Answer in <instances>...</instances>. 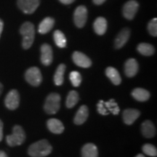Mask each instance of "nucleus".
Instances as JSON below:
<instances>
[{
	"instance_id": "nucleus-1",
	"label": "nucleus",
	"mask_w": 157,
	"mask_h": 157,
	"mask_svg": "<svg viewBox=\"0 0 157 157\" xmlns=\"http://www.w3.org/2000/svg\"><path fill=\"white\" fill-rule=\"evenodd\" d=\"M52 147L47 140H41L29 146L28 153L31 157H44L50 154Z\"/></svg>"
},
{
	"instance_id": "nucleus-2",
	"label": "nucleus",
	"mask_w": 157,
	"mask_h": 157,
	"mask_svg": "<svg viewBox=\"0 0 157 157\" xmlns=\"http://www.w3.org/2000/svg\"><path fill=\"white\" fill-rule=\"evenodd\" d=\"M20 33L23 36L22 46L23 49L28 50L32 46L35 37L34 25L31 22H25L20 29Z\"/></svg>"
},
{
	"instance_id": "nucleus-3",
	"label": "nucleus",
	"mask_w": 157,
	"mask_h": 157,
	"mask_svg": "<svg viewBox=\"0 0 157 157\" xmlns=\"http://www.w3.org/2000/svg\"><path fill=\"white\" fill-rule=\"evenodd\" d=\"M25 140V134L23 129L19 125H15L13 127V133L6 137V141L10 146L14 147L20 146Z\"/></svg>"
},
{
	"instance_id": "nucleus-4",
	"label": "nucleus",
	"mask_w": 157,
	"mask_h": 157,
	"mask_svg": "<svg viewBox=\"0 0 157 157\" xmlns=\"http://www.w3.org/2000/svg\"><path fill=\"white\" fill-rule=\"evenodd\" d=\"M60 96L58 93H51L46 98L44 109L48 114H55L60 109Z\"/></svg>"
},
{
	"instance_id": "nucleus-5",
	"label": "nucleus",
	"mask_w": 157,
	"mask_h": 157,
	"mask_svg": "<svg viewBox=\"0 0 157 157\" xmlns=\"http://www.w3.org/2000/svg\"><path fill=\"white\" fill-rule=\"evenodd\" d=\"M25 78L31 85L37 87L40 85L42 82V76L39 68L31 67L26 71L25 74Z\"/></svg>"
},
{
	"instance_id": "nucleus-6",
	"label": "nucleus",
	"mask_w": 157,
	"mask_h": 157,
	"mask_svg": "<svg viewBox=\"0 0 157 157\" xmlns=\"http://www.w3.org/2000/svg\"><path fill=\"white\" fill-rule=\"evenodd\" d=\"M40 0H17L19 9L25 14H32L38 8Z\"/></svg>"
},
{
	"instance_id": "nucleus-7",
	"label": "nucleus",
	"mask_w": 157,
	"mask_h": 157,
	"mask_svg": "<svg viewBox=\"0 0 157 157\" xmlns=\"http://www.w3.org/2000/svg\"><path fill=\"white\" fill-rule=\"evenodd\" d=\"M87 19V10L83 5L78 6L74 14V23L78 28H82Z\"/></svg>"
},
{
	"instance_id": "nucleus-8",
	"label": "nucleus",
	"mask_w": 157,
	"mask_h": 157,
	"mask_svg": "<svg viewBox=\"0 0 157 157\" xmlns=\"http://www.w3.org/2000/svg\"><path fill=\"white\" fill-rule=\"evenodd\" d=\"M6 107L10 110H15L19 106L20 95L16 90H12L9 92L5 100Z\"/></svg>"
},
{
	"instance_id": "nucleus-9",
	"label": "nucleus",
	"mask_w": 157,
	"mask_h": 157,
	"mask_svg": "<svg viewBox=\"0 0 157 157\" xmlns=\"http://www.w3.org/2000/svg\"><path fill=\"white\" fill-rule=\"evenodd\" d=\"M139 5L135 0H129L123 7V15L127 20H132L136 15Z\"/></svg>"
},
{
	"instance_id": "nucleus-10",
	"label": "nucleus",
	"mask_w": 157,
	"mask_h": 157,
	"mask_svg": "<svg viewBox=\"0 0 157 157\" xmlns=\"http://www.w3.org/2000/svg\"><path fill=\"white\" fill-rule=\"evenodd\" d=\"M72 59L76 66L82 68H89L91 66L92 61L88 57L81 52H74Z\"/></svg>"
},
{
	"instance_id": "nucleus-11",
	"label": "nucleus",
	"mask_w": 157,
	"mask_h": 157,
	"mask_svg": "<svg viewBox=\"0 0 157 157\" xmlns=\"http://www.w3.org/2000/svg\"><path fill=\"white\" fill-rule=\"evenodd\" d=\"M53 60V54L51 46L44 44L41 47V61L44 66H50Z\"/></svg>"
},
{
	"instance_id": "nucleus-12",
	"label": "nucleus",
	"mask_w": 157,
	"mask_h": 157,
	"mask_svg": "<svg viewBox=\"0 0 157 157\" xmlns=\"http://www.w3.org/2000/svg\"><path fill=\"white\" fill-rule=\"evenodd\" d=\"M129 36H130V30L128 28L123 29L116 37L114 42L115 48L120 49L124 47V45L128 41Z\"/></svg>"
},
{
	"instance_id": "nucleus-13",
	"label": "nucleus",
	"mask_w": 157,
	"mask_h": 157,
	"mask_svg": "<svg viewBox=\"0 0 157 157\" xmlns=\"http://www.w3.org/2000/svg\"><path fill=\"white\" fill-rule=\"evenodd\" d=\"M140 112L137 109H128L124 111L123 120L127 125H131L137 120V118L140 117Z\"/></svg>"
},
{
	"instance_id": "nucleus-14",
	"label": "nucleus",
	"mask_w": 157,
	"mask_h": 157,
	"mask_svg": "<svg viewBox=\"0 0 157 157\" xmlns=\"http://www.w3.org/2000/svg\"><path fill=\"white\" fill-rule=\"evenodd\" d=\"M138 71V63L134 58H129L124 64V73L127 77H133Z\"/></svg>"
},
{
	"instance_id": "nucleus-15",
	"label": "nucleus",
	"mask_w": 157,
	"mask_h": 157,
	"mask_svg": "<svg viewBox=\"0 0 157 157\" xmlns=\"http://www.w3.org/2000/svg\"><path fill=\"white\" fill-rule=\"evenodd\" d=\"M141 132L147 138H151L156 135V128L152 121L146 120L141 125Z\"/></svg>"
},
{
	"instance_id": "nucleus-16",
	"label": "nucleus",
	"mask_w": 157,
	"mask_h": 157,
	"mask_svg": "<svg viewBox=\"0 0 157 157\" xmlns=\"http://www.w3.org/2000/svg\"><path fill=\"white\" fill-rule=\"evenodd\" d=\"M89 116V110L87 105H82L78 110L77 113L74 117V124L77 125H81L87 121Z\"/></svg>"
},
{
	"instance_id": "nucleus-17",
	"label": "nucleus",
	"mask_w": 157,
	"mask_h": 157,
	"mask_svg": "<svg viewBox=\"0 0 157 157\" xmlns=\"http://www.w3.org/2000/svg\"><path fill=\"white\" fill-rule=\"evenodd\" d=\"M49 130L54 134H61L64 131V126L60 120L57 119H50L48 121Z\"/></svg>"
},
{
	"instance_id": "nucleus-18",
	"label": "nucleus",
	"mask_w": 157,
	"mask_h": 157,
	"mask_svg": "<svg viewBox=\"0 0 157 157\" xmlns=\"http://www.w3.org/2000/svg\"><path fill=\"white\" fill-rule=\"evenodd\" d=\"M55 24V20L51 17H47L43 20L39 25L38 31L39 34H45L51 31L53 28Z\"/></svg>"
},
{
	"instance_id": "nucleus-19",
	"label": "nucleus",
	"mask_w": 157,
	"mask_h": 157,
	"mask_svg": "<svg viewBox=\"0 0 157 157\" xmlns=\"http://www.w3.org/2000/svg\"><path fill=\"white\" fill-rule=\"evenodd\" d=\"M93 28L98 35H103L107 30V21L103 17H98L94 22Z\"/></svg>"
},
{
	"instance_id": "nucleus-20",
	"label": "nucleus",
	"mask_w": 157,
	"mask_h": 157,
	"mask_svg": "<svg viewBox=\"0 0 157 157\" xmlns=\"http://www.w3.org/2000/svg\"><path fill=\"white\" fill-rule=\"evenodd\" d=\"M98 148L93 143H87L82 147V157H98Z\"/></svg>"
},
{
	"instance_id": "nucleus-21",
	"label": "nucleus",
	"mask_w": 157,
	"mask_h": 157,
	"mask_svg": "<svg viewBox=\"0 0 157 157\" xmlns=\"http://www.w3.org/2000/svg\"><path fill=\"white\" fill-rule=\"evenodd\" d=\"M105 74L111 82L115 85H119L121 84V78L119 71L113 67H108L105 70Z\"/></svg>"
},
{
	"instance_id": "nucleus-22",
	"label": "nucleus",
	"mask_w": 157,
	"mask_h": 157,
	"mask_svg": "<svg viewBox=\"0 0 157 157\" xmlns=\"http://www.w3.org/2000/svg\"><path fill=\"white\" fill-rule=\"evenodd\" d=\"M132 97L137 101L145 102L150 98V93L146 90L143 88H136L132 92Z\"/></svg>"
},
{
	"instance_id": "nucleus-23",
	"label": "nucleus",
	"mask_w": 157,
	"mask_h": 157,
	"mask_svg": "<svg viewBox=\"0 0 157 157\" xmlns=\"http://www.w3.org/2000/svg\"><path fill=\"white\" fill-rule=\"evenodd\" d=\"M66 65L60 64L54 75V82L57 86L62 85L64 81V73L66 71Z\"/></svg>"
},
{
	"instance_id": "nucleus-24",
	"label": "nucleus",
	"mask_w": 157,
	"mask_h": 157,
	"mask_svg": "<svg viewBox=\"0 0 157 157\" xmlns=\"http://www.w3.org/2000/svg\"><path fill=\"white\" fill-rule=\"evenodd\" d=\"M137 51L145 56H151L154 54L155 49L154 46L148 43H140L137 46Z\"/></svg>"
},
{
	"instance_id": "nucleus-25",
	"label": "nucleus",
	"mask_w": 157,
	"mask_h": 157,
	"mask_svg": "<svg viewBox=\"0 0 157 157\" xmlns=\"http://www.w3.org/2000/svg\"><path fill=\"white\" fill-rule=\"evenodd\" d=\"M53 38L55 43L60 48H63L66 46V39L63 33L60 30H56L54 32Z\"/></svg>"
},
{
	"instance_id": "nucleus-26",
	"label": "nucleus",
	"mask_w": 157,
	"mask_h": 157,
	"mask_svg": "<svg viewBox=\"0 0 157 157\" xmlns=\"http://www.w3.org/2000/svg\"><path fill=\"white\" fill-rule=\"evenodd\" d=\"M78 95L77 92L74 91V90H72L71 91L67 96V98H66V105L67 108L68 109H71L74 106H75L76 103H78Z\"/></svg>"
},
{
	"instance_id": "nucleus-27",
	"label": "nucleus",
	"mask_w": 157,
	"mask_h": 157,
	"mask_svg": "<svg viewBox=\"0 0 157 157\" xmlns=\"http://www.w3.org/2000/svg\"><path fill=\"white\" fill-rule=\"evenodd\" d=\"M104 104H105V106L108 111L109 112L112 113L113 115H117L119 113L120 109H119V105H118L117 102L115 101V100L111 99L107 102H104Z\"/></svg>"
},
{
	"instance_id": "nucleus-28",
	"label": "nucleus",
	"mask_w": 157,
	"mask_h": 157,
	"mask_svg": "<svg viewBox=\"0 0 157 157\" xmlns=\"http://www.w3.org/2000/svg\"><path fill=\"white\" fill-rule=\"evenodd\" d=\"M69 78L71 82L72 85L74 87H77L81 84L82 82V76L78 71H72L71 72Z\"/></svg>"
},
{
	"instance_id": "nucleus-29",
	"label": "nucleus",
	"mask_w": 157,
	"mask_h": 157,
	"mask_svg": "<svg viewBox=\"0 0 157 157\" xmlns=\"http://www.w3.org/2000/svg\"><path fill=\"white\" fill-rule=\"evenodd\" d=\"M142 150L145 154L148 155L150 156H157V150L156 148L151 144H145L143 146Z\"/></svg>"
},
{
	"instance_id": "nucleus-30",
	"label": "nucleus",
	"mask_w": 157,
	"mask_h": 157,
	"mask_svg": "<svg viewBox=\"0 0 157 157\" xmlns=\"http://www.w3.org/2000/svg\"><path fill=\"white\" fill-rule=\"evenodd\" d=\"M148 30L150 34L152 35L153 36H157V19L156 17L151 20L150 22L148 23Z\"/></svg>"
},
{
	"instance_id": "nucleus-31",
	"label": "nucleus",
	"mask_w": 157,
	"mask_h": 157,
	"mask_svg": "<svg viewBox=\"0 0 157 157\" xmlns=\"http://www.w3.org/2000/svg\"><path fill=\"white\" fill-rule=\"evenodd\" d=\"M97 109L98 113H99L100 114L103 116L109 115V112L106 109V108H105V104H104V101L103 100H101V101H99V102H98V103L97 104Z\"/></svg>"
},
{
	"instance_id": "nucleus-32",
	"label": "nucleus",
	"mask_w": 157,
	"mask_h": 157,
	"mask_svg": "<svg viewBox=\"0 0 157 157\" xmlns=\"http://www.w3.org/2000/svg\"><path fill=\"white\" fill-rule=\"evenodd\" d=\"M3 138V122L0 119V142Z\"/></svg>"
},
{
	"instance_id": "nucleus-33",
	"label": "nucleus",
	"mask_w": 157,
	"mask_h": 157,
	"mask_svg": "<svg viewBox=\"0 0 157 157\" xmlns=\"http://www.w3.org/2000/svg\"><path fill=\"white\" fill-rule=\"evenodd\" d=\"M59 1L64 5H70V4L73 3L75 0H59Z\"/></svg>"
},
{
	"instance_id": "nucleus-34",
	"label": "nucleus",
	"mask_w": 157,
	"mask_h": 157,
	"mask_svg": "<svg viewBox=\"0 0 157 157\" xmlns=\"http://www.w3.org/2000/svg\"><path fill=\"white\" fill-rule=\"evenodd\" d=\"M105 0H93V2L96 5H101L102 4L104 3Z\"/></svg>"
},
{
	"instance_id": "nucleus-35",
	"label": "nucleus",
	"mask_w": 157,
	"mask_h": 157,
	"mask_svg": "<svg viewBox=\"0 0 157 157\" xmlns=\"http://www.w3.org/2000/svg\"><path fill=\"white\" fill-rule=\"evenodd\" d=\"M3 28H4V23H3V21L0 19V37H1L2 33Z\"/></svg>"
},
{
	"instance_id": "nucleus-36",
	"label": "nucleus",
	"mask_w": 157,
	"mask_h": 157,
	"mask_svg": "<svg viewBox=\"0 0 157 157\" xmlns=\"http://www.w3.org/2000/svg\"><path fill=\"white\" fill-rule=\"evenodd\" d=\"M0 157H8L7 155L6 154L5 152L2 151H0Z\"/></svg>"
},
{
	"instance_id": "nucleus-37",
	"label": "nucleus",
	"mask_w": 157,
	"mask_h": 157,
	"mask_svg": "<svg viewBox=\"0 0 157 157\" xmlns=\"http://www.w3.org/2000/svg\"><path fill=\"white\" fill-rule=\"evenodd\" d=\"M2 90H3V85L2 84L1 82H0V95H1L2 93Z\"/></svg>"
},
{
	"instance_id": "nucleus-38",
	"label": "nucleus",
	"mask_w": 157,
	"mask_h": 157,
	"mask_svg": "<svg viewBox=\"0 0 157 157\" xmlns=\"http://www.w3.org/2000/svg\"><path fill=\"white\" fill-rule=\"evenodd\" d=\"M135 157H146V156H145L143 154H138V155H137Z\"/></svg>"
}]
</instances>
